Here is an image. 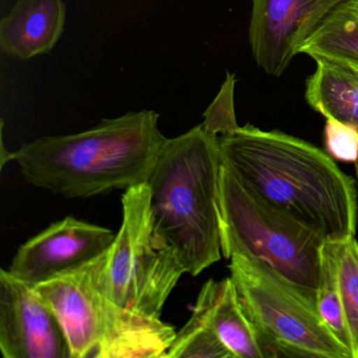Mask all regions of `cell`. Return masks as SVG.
<instances>
[{
  "mask_svg": "<svg viewBox=\"0 0 358 358\" xmlns=\"http://www.w3.org/2000/svg\"><path fill=\"white\" fill-rule=\"evenodd\" d=\"M333 241L350 353L351 358H358V242L355 236Z\"/></svg>",
  "mask_w": 358,
  "mask_h": 358,
  "instance_id": "obj_16",
  "label": "cell"
},
{
  "mask_svg": "<svg viewBox=\"0 0 358 358\" xmlns=\"http://www.w3.org/2000/svg\"><path fill=\"white\" fill-rule=\"evenodd\" d=\"M316 69L306 83V100L326 119L358 127V66L332 58L313 57Z\"/></svg>",
  "mask_w": 358,
  "mask_h": 358,
  "instance_id": "obj_13",
  "label": "cell"
},
{
  "mask_svg": "<svg viewBox=\"0 0 358 358\" xmlns=\"http://www.w3.org/2000/svg\"><path fill=\"white\" fill-rule=\"evenodd\" d=\"M185 273L177 255L155 240L148 183L125 190L122 223L102 273L106 294L127 309L161 317Z\"/></svg>",
  "mask_w": 358,
  "mask_h": 358,
  "instance_id": "obj_6",
  "label": "cell"
},
{
  "mask_svg": "<svg viewBox=\"0 0 358 358\" xmlns=\"http://www.w3.org/2000/svg\"><path fill=\"white\" fill-rule=\"evenodd\" d=\"M318 311L337 341L349 351L350 341L341 305L337 278L336 253L333 240L324 241L320 257V280L316 290ZM351 356V353H350Z\"/></svg>",
  "mask_w": 358,
  "mask_h": 358,
  "instance_id": "obj_15",
  "label": "cell"
},
{
  "mask_svg": "<svg viewBox=\"0 0 358 358\" xmlns=\"http://www.w3.org/2000/svg\"><path fill=\"white\" fill-rule=\"evenodd\" d=\"M230 278L264 358H351L318 311L316 295L265 262L230 257Z\"/></svg>",
  "mask_w": 358,
  "mask_h": 358,
  "instance_id": "obj_5",
  "label": "cell"
},
{
  "mask_svg": "<svg viewBox=\"0 0 358 358\" xmlns=\"http://www.w3.org/2000/svg\"><path fill=\"white\" fill-rule=\"evenodd\" d=\"M324 143L327 154L345 163L358 162V127L336 119H326Z\"/></svg>",
  "mask_w": 358,
  "mask_h": 358,
  "instance_id": "obj_19",
  "label": "cell"
},
{
  "mask_svg": "<svg viewBox=\"0 0 358 358\" xmlns=\"http://www.w3.org/2000/svg\"><path fill=\"white\" fill-rule=\"evenodd\" d=\"M301 54L332 58L358 66V0H349L335 10L303 43Z\"/></svg>",
  "mask_w": 358,
  "mask_h": 358,
  "instance_id": "obj_14",
  "label": "cell"
},
{
  "mask_svg": "<svg viewBox=\"0 0 358 358\" xmlns=\"http://www.w3.org/2000/svg\"><path fill=\"white\" fill-rule=\"evenodd\" d=\"M196 309L206 318L236 358H264L261 345L245 315L231 278L209 280L199 293Z\"/></svg>",
  "mask_w": 358,
  "mask_h": 358,
  "instance_id": "obj_12",
  "label": "cell"
},
{
  "mask_svg": "<svg viewBox=\"0 0 358 358\" xmlns=\"http://www.w3.org/2000/svg\"><path fill=\"white\" fill-rule=\"evenodd\" d=\"M222 255L259 259L316 295L324 238L251 189L222 160L220 173Z\"/></svg>",
  "mask_w": 358,
  "mask_h": 358,
  "instance_id": "obj_4",
  "label": "cell"
},
{
  "mask_svg": "<svg viewBox=\"0 0 358 358\" xmlns=\"http://www.w3.org/2000/svg\"><path fill=\"white\" fill-rule=\"evenodd\" d=\"M221 158L255 192L320 232L355 236L358 192L353 178L317 146L253 125L217 137Z\"/></svg>",
  "mask_w": 358,
  "mask_h": 358,
  "instance_id": "obj_1",
  "label": "cell"
},
{
  "mask_svg": "<svg viewBox=\"0 0 358 358\" xmlns=\"http://www.w3.org/2000/svg\"><path fill=\"white\" fill-rule=\"evenodd\" d=\"M217 138L199 124L167 138L148 181L156 242L192 276L221 259Z\"/></svg>",
  "mask_w": 358,
  "mask_h": 358,
  "instance_id": "obj_3",
  "label": "cell"
},
{
  "mask_svg": "<svg viewBox=\"0 0 358 358\" xmlns=\"http://www.w3.org/2000/svg\"><path fill=\"white\" fill-rule=\"evenodd\" d=\"M115 238L108 228L66 217L22 244L8 270L35 287L103 255Z\"/></svg>",
  "mask_w": 358,
  "mask_h": 358,
  "instance_id": "obj_10",
  "label": "cell"
},
{
  "mask_svg": "<svg viewBox=\"0 0 358 358\" xmlns=\"http://www.w3.org/2000/svg\"><path fill=\"white\" fill-rule=\"evenodd\" d=\"M349 0H252L249 43L257 66L280 77L303 43Z\"/></svg>",
  "mask_w": 358,
  "mask_h": 358,
  "instance_id": "obj_8",
  "label": "cell"
},
{
  "mask_svg": "<svg viewBox=\"0 0 358 358\" xmlns=\"http://www.w3.org/2000/svg\"><path fill=\"white\" fill-rule=\"evenodd\" d=\"M66 20L62 0H18L0 22V49L20 60L49 53L62 38Z\"/></svg>",
  "mask_w": 358,
  "mask_h": 358,
  "instance_id": "obj_11",
  "label": "cell"
},
{
  "mask_svg": "<svg viewBox=\"0 0 358 358\" xmlns=\"http://www.w3.org/2000/svg\"><path fill=\"white\" fill-rule=\"evenodd\" d=\"M155 110L106 119L81 133L45 136L12 152L24 179L68 199H87L146 183L167 138Z\"/></svg>",
  "mask_w": 358,
  "mask_h": 358,
  "instance_id": "obj_2",
  "label": "cell"
},
{
  "mask_svg": "<svg viewBox=\"0 0 358 358\" xmlns=\"http://www.w3.org/2000/svg\"><path fill=\"white\" fill-rule=\"evenodd\" d=\"M180 357L236 358L196 308L189 320L177 331L166 358Z\"/></svg>",
  "mask_w": 358,
  "mask_h": 358,
  "instance_id": "obj_17",
  "label": "cell"
},
{
  "mask_svg": "<svg viewBox=\"0 0 358 358\" xmlns=\"http://www.w3.org/2000/svg\"><path fill=\"white\" fill-rule=\"evenodd\" d=\"M0 350L5 358H72L64 328L34 287L0 271Z\"/></svg>",
  "mask_w": 358,
  "mask_h": 358,
  "instance_id": "obj_9",
  "label": "cell"
},
{
  "mask_svg": "<svg viewBox=\"0 0 358 358\" xmlns=\"http://www.w3.org/2000/svg\"><path fill=\"white\" fill-rule=\"evenodd\" d=\"M106 257L108 251L34 287L59 320L72 358H110L137 317L138 312L106 294L102 282Z\"/></svg>",
  "mask_w": 358,
  "mask_h": 358,
  "instance_id": "obj_7",
  "label": "cell"
},
{
  "mask_svg": "<svg viewBox=\"0 0 358 358\" xmlns=\"http://www.w3.org/2000/svg\"><path fill=\"white\" fill-rule=\"evenodd\" d=\"M234 75L227 73V78L222 85L219 95L203 115L204 121L201 125L215 137L225 135L238 127L234 114Z\"/></svg>",
  "mask_w": 358,
  "mask_h": 358,
  "instance_id": "obj_18",
  "label": "cell"
}]
</instances>
